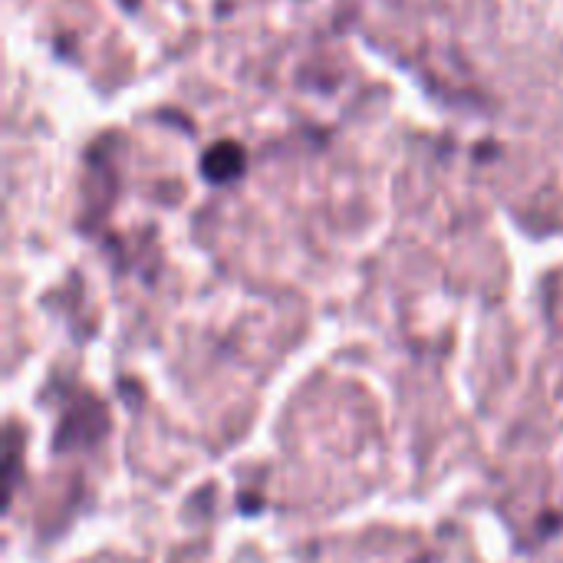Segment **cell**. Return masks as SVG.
Instances as JSON below:
<instances>
[{
  "mask_svg": "<svg viewBox=\"0 0 563 563\" xmlns=\"http://www.w3.org/2000/svg\"><path fill=\"white\" fill-rule=\"evenodd\" d=\"M241 165H244V155H241L238 145H218L205 158V175L211 181H228V178H234L241 172Z\"/></svg>",
  "mask_w": 563,
  "mask_h": 563,
  "instance_id": "obj_1",
  "label": "cell"
}]
</instances>
